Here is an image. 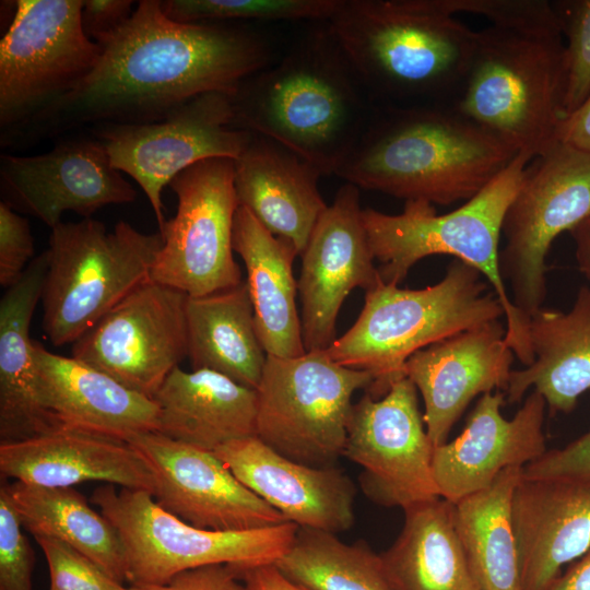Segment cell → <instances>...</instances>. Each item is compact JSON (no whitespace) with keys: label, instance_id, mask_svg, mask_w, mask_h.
<instances>
[{"label":"cell","instance_id":"obj_5","mask_svg":"<svg viewBox=\"0 0 590 590\" xmlns=\"http://www.w3.org/2000/svg\"><path fill=\"white\" fill-rule=\"evenodd\" d=\"M532 158L518 153L486 187L456 210L437 214L424 200L405 201L399 214L363 209L371 253L384 283L399 285L411 268L433 255H449L475 268L504 308L505 341L523 366L533 362L529 320L516 308L499 264V237L506 211Z\"/></svg>","mask_w":590,"mask_h":590},{"label":"cell","instance_id":"obj_19","mask_svg":"<svg viewBox=\"0 0 590 590\" xmlns=\"http://www.w3.org/2000/svg\"><path fill=\"white\" fill-rule=\"evenodd\" d=\"M2 200L54 228L66 211L90 219L109 204L137 199L97 139H71L30 156H0Z\"/></svg>","mask_w":590,"mask_h":590},{"label":"cell","instance_id":"obj_28","mask_svg":"<svg viewBox=\"0 0 590 590\" xmlns=\"http://www.w3.org/2000/svg\"><path fill=\"white\" fill-rule=\"evenodd\" d=\"M533 362L511 370L505 393L520 402L538 391L552 414L569 413L590 390V285L579 288L568 311L541 308L529 320Z\"/></svg>","mask_w":590,"mask_h":590},{"label":"cell","instance_id":"obj_40","mask_svg":"<svg viewBox=\"0 0 590 590\" xmlns=\"http://www.w3.org/2000/svg\"><path fill=\"white\" fill-rule=\"evenodd\" d=\"M2 484L0 487V590H32L34 552Z\"/></svg>","mask_w":590,"mask_h":590},{"label":"cell","instance_id":"obj_25","mask_svg":"<svg viewBox=\"0 0 590 590\" xmlns=\"http://www.w3.org/2000/svg\"><path fill=\"white\" fill-rule=\"evenodd\" d=\"M0 473L2 479L46 487H73L101 481L152 495L155 488L154 472L137 448L66 428L0 444Z\"/></svg>","mask_w":590,"mask_h":590},{"label":"cell","instance_id":"obj_11","mask_svg":"<svg viewBox=\"0 0 590 590\" xmlns=\"http://www.w3.org/2000/svg\"><path fill=\"white\" fill-rule=\"evenodd\" d=\"M0 40V126L4 137L74 91L102 47L81 25L83 0H17Z\"/></svg>","mask_w":590,"mask_h":590},{"label":"cell","instance_id":"obj_46","mask_svg":"<svg viewBox=\"0 0 590 590\" xmlns=\"http://www.w3.org/2000/svg\"><path fill=\"white\" fill-rule=\"evenodd\" d=\"M235 570L247 590H306L288 580L274 564Z\"/></svg>","mask_w":590,"mask_h":590},{"label":"cell","instance_id":"obj_47","mask_svg":"<svg viewBox=\"0 0 590 590\" xmlns=\"http://www.w3.org/2000/svg\"><path fill=\"white\" fill-rule=\"evenodd\" d=\"M546 590H590V547Z\"/></svg>","mask_w":590,"mask_h":590},{"label":"cell","instance_id":"obj_4","mask_svg":"<svg viewBox=\"0 0 590 590\" xmlns=\"http://www.w3.org/2000/svg\"><path fill=\"white\" fill-rule=\"evenodd\" d=\"M328 24L376 105L449 103L475 35L439 0H340Z\"/></svg>","mask_w":590,"mask_h":590},{"label":"cell","instance_id":"obj_48","mask_svg":"<svg viewBox=\"0 0 590 590\" xmlns=\"http://www.w3.org/2000/svg\"><path fill=\"white\" fill-rule=\"evenodd\" d=\"M579 271L590 285V216L570 231Z\"/></svg>","mask_w":590,"mask_h":590},{"label":"cell","instance_id":"obj_3","mask_svg":"<svg viewBox=\"0 0 590 590\" xmlns=\"http://www.w3.org/2000/svg\"><path fill=\"white\" fill-rule=\"evenodd\" d=\"M517 154L449 103L375 105L335 175L405 201L448 205L474 197Z\"/></svg>","mask_w":590,"mask_h":590},{"label":"cell","instance_id":"obj_14","mask_svg":"<svg viewBox=\"0 0 590 590\" xmlns=\"http://www.w3.org/2000/svg\"><path fill=\"white\" fill-rule=\"evenodd\" d=\"M95 127L113 166L144 191L160 228L166 222L162 192L179 173L208 158L236 160L251 138L233 126L231 95L217 92L194 97L155 122Z\"/></svg>","mask_w":590,"mask_h":590},{"label":"cell","instance_id":"obj_24","mask_svg":"<svg viewBox=\"0 0 590 590\" xmlns=\"http://www.w3.org/2000/svg\"><path fill=\"white\" fill-rule=\"evenodd\" d=\"M511 519L521 590H546L590 547V484L521 477Z\"/></svg>","mask_w":590,"mask_h":590},{"label":"cell","instance_id":"obj_27","mask_svg":"<svg viewBox=\"0 0 590 590\" xmlns=\"http://www.w3.org/2000/svg\"><path fill=\"white\" fill-rule=\"evenodd\" d=\"M47 256L34 258L0 300V441L11 444L60 429L46 408L30 327L42 299Z\"/></svg>","mask_w":590,"mask_h":590},{"label":"cell","instance_id":"obj_42","mask_svg":"<svg viewBox=\"0 0 590 590\" xmlns=\"http://www.w3.org/2000/svg\"><path fill=\"white\" fill-rule=\"evenodd\" d=\"M529 480H563L590 484V429L563 448L546 450L522 469Z\"/></svg>","mask_w":590,"mask_h":590},{"label":"cell","instance_id":"obj_45","mask_svg":"<svg viewBox=\"0 0 590 590\" xmlns=\"http://www.w3.org/2000/svg\"><path fill=\"white\" fill-rule=\"evenodd\" d=\"M556 141L590 153V91L580 105L562 119Z\"/></svg>","mask_w":590,"mask_h":590},{"label":"cell","instance_id":"obj_20","mask_svg":"<svg viewBox=\"0 0 590 590\" xmlns=\"http://www.w3.org/2000/svg\"><path fill=\"white\" fill-rule=\"evenodd\" d=\"M504 391L480 397L461 434L436 446L433 473L438 494L455 504L489 486L506 469L523 468L546 452V402L535 390L510 418L502 414Z\"/></svg>","mask_w":590,"mask_h":590},{"label":"cell","instance_id":"obj_38","mask_svg":"<svg viewBox=\"0 0 590 590\" xmlns=\"http://www.w3.org/2000/svg\"><path fill=\"white\" fill-rule=\"evenodd\" d=\"M455 15L467 12L486 17L493 26L524 33H562L553 2L545 0H439Z\"/></svg>","mask_w":590,"mask_h":590},{"label":"cell","instance_id":"obj_35","mask_svg":"<svg viewBox=\"0 0 590 590\" xmlns=\"http://www.w3.org/2000/svg\"><path fill=\"white\" fill-rule=\"evenodd\" d=\"M274 565L306 590H394L380 554L364 540L346 544L324 530L298 527Z\"/></svg>","mask_w":590,"mask_h":590},{"label":"cell","instance_id":"obj_16","mask_svg":"<svg viewBox=\"0 0 590 590\" xmlns=\"http://www.w3.org/2000/svg\"><path fill=\"white\" fill-rule=\"evenodd\" d=\"M187 298L150 280L72 343L71 356L153 399L187 356Z\"/></svg>","mask_w":590,"mask_h":590},{"label":"cell","instance_id":"obj_22","mask_svg":"<svg viewBox=\"0 0 590 590\" xmlns=\"http://www.w3.org/2000/svg\"><path fill=\"white\" fill-rule=\"evenodd\" d=\"M213 452L286 521L335 534L354 524L356 488L337 467L295 462L257 436L232 440Z\"/></svg>","mask_w":590,"mask_h":590},{"label":"cell","instance_id":"obj_17","mask_svg":"<svg viewBox=\"0 0 590 590\" xmlns=\"http://www.w3.org/2000/svg\"><path fill=\"white\" fill-rule=\"evenodd\" d=\"M128 444L149 461L153 497L166 511L206 530L246 531L286 522L272 506L245 486L213 452L145 433Z\"/></svg>","mask_w":590,"mask_h":590},{"label":"cell","instance_id":"obj_9","mask_svg":"<svg viewBox=\"0 0 590 590\" xmlns=\"http://www.w3.org/2000/svg\"><path fill=\"white\" fill-rule=\"evenodd\" d=\"M91 502L118 531L131 586L163 585L175 575L214 564L236 569L274 564L292 545L298 526L246 531L193 527L163 509L148 491L97 487Z\"/></svg>","mask_w":590,"mask_h":590},{"label":"cell","instance_id":"obj_44","mask_svg":"<svg viewBox=\"0 0 590 590\" xmlns=\"http://www.w3.org/2000/svg\"><path fill=\"white\" fill-rule=\"evenodd\" d=\"M131 0H83L81 25L84 34L102 44L131 17Z\"/></svg>","mask_w":590,"mask_h":590},{"label":"cell","instance_id":"obj_10","mask_svg":"<svg viewBox=\"0 0 590 590\" xmlns=\"http://www.w3.org/2000/svg\"><path fill=\"white\" fill-rule=\"evenodd\" d=\"M373 381L370 373L344 367L323 351L288 358L268 355L256 389V436L295 462L337 467L352 397Z\"/></svg>","mask_w":590,"mask_h":590},{"label":"cell","instance_id":"obj_2","mask_svg":"<svg viewBox=\"0 0 590 590\" xmlns=\"http://www.w3.org/2000/svg\"><path fill=\"white\" fill-rule=\"evenodd\" d=\"M233 126L270 138L337 174L363 134L375 103L328 21L312 22L283 57L231 95Z\"/></svg>","mask_w":590,"mask_h":590},{"label":"cell","instance_id":"obj_32","mask_svg":"<svg viewBox=\"0 0 590 590\" xmlns=\"http://www.w3.org/2000/svg\"><path fill=\"white\" fill-rule=\"evenodd\" d=\"M404 511L403 527L380 554L394 590H480L458 536L453 504L437 497Z\"/></svg>","mask_w":590,"mask_h":590},{"label":"cell","instance_id":"obj_23","mask_svg":"<svg viewBox=\"0 0 590 590\" xmlns=\"http://www.w3.org/2000/svg\"><path fill=\"white\" fill-rule=\"evenodd\" d=\"M44 403L60 428L129 442L158 428L156 402L107 374L34 342Z\"/></svg>","mask_w":590,"mask_h":590},{"label":"cell","instance_id":"obj_30","mask_svg":"<svg viewBox=\"0 0 590 590\" xmlns=\"http://www.w3.org/2000/svg\"><path fill=\"white\" fill-rule=\"evenodd\" d=\"M157 433L214 451L236 439L256 436L257 393L209 369L176 367L153 397Z\"/></svg>","mask_w":590,"mask_h":590},{"label":"cell","instance_id":"obj_21","mask_svg":"<svg viewBox=\"0 0 590 590\" xmlns=\"http://www.w3.org/2000/svg\"><path fill=\"white\" fill-rule=\"evenodd\" d=\"M514 357L497 319L430 344L406 361L404 376L423 399V418L434 447L447 441L475 397L506 391Z\"/></svg>","mask_w":590,"mask_h":590},{"label":"cell","instance_id":"obj_43","mask_svg":"<svg viewBox=\"0 0 590 590\" xmlns=\"http://www.w3.org/2000/svg\"><path fill=\"white\" fill-rule=\"evenodd\" d=\"M121 590H247L235 568L224 564L205 565L175 575L163 585L122 587Z\"/></svg>","mask_w":590,"mask_h":590},{"label":"cell","instance_id":"obj_29","mask_svg":"<svg viewBox=\"0 0 590 590\" xmlns=\"http://www.w3.org/2000/svg\"><path fill=\"white\" fill-rule=\"evenodd\" d=\"M233 249L247 271L246 284L257 333L267 355L288 358L306 353L293 263L298 251L290 240L274 236L244 206L233 227Z\"/></svg>","mask_w":590,"mask_h":590},{"label":"cell","instance_id":"obj_8","mask_svg":"<svg viewBox=\"0 0 590 590\" xmlns=\"http://www.w3.org/2000/svg\"><path fill=\"white\" fill-rule=\"evenodd\" d=\"M163 243L119 221L111 232L96 220L51 228L42 294L43 331L61 346L74 343L131 292L151 280Z\"/></svg>","mask_w":590,"mask_h":590},{"label":"cell","instance_id":"obj_6","mask_svg":"<svg viewBox=\"0 0 590 590\" xmlns=\"http://www.w3.org/2000/svg\"><path fill=\"white\" fill-rule=\"evenodd\" d=\"M566 55L562 33L488 26L475 31L458 113L532 160L556 142L564 118Z\"/></svg>","mask_w":590,"mask_h":590},{"label":"cell","instance_id":"obj_12","mask_svg":"<svg viewBox=\"0 0 590 590\" xmlns=\"http://www.w3.org/2000/svg\"><path fill=\"white\" fill-rule=\"evenodd\" d=\"M589 216L590 153L556 141L527 165L502 228V274L528 320L546 296L545 260L553 241Z\"/></svg>","mask_w":590,"mask_h":590},{"label":"cell","instance_id":"obj_15","mask_svg":"<svg viewBox=\"0 0 590 590\" xmlns=\"http://www.w3.org/2000/svg\"><path fill=\"white\" fill-rule=\"evenodd\" d=\"M417 392L403 377L379 399L366 392L351 410L343 457L362 468L361 489L381 507L405 510L440 497Z\"/></svg>","mask_w":590,"mask_h":590},{"label":"cell","instance_id":"obj_33","mask_svg":"<svg viewBox=\"0 0 590 590\" xmlns=\"http://www.w3.org/2000/svg\"><path fill=\"white\" fill-rule=\"evenodd\" d=\"M22 526L34 538L61 541L94 562L109 577L127 580L123 544L116 528L73 487L3 484Z\"/></svg>","mask_w":590,"mask_h":590},{"label":"cell","instance_id":"obj_26","mask_svg":"<svg viewBox=\"0 0 590 590\" xmlns=\"http://www.w3.org/2000/svg\"><path fill=\"white\" fill-rule=\"evenodd\" d=\"M234 167L239 205L271 234L293 243L300 256L328 206L318 189L320 170L291 149L256 133Z\"/></svg>","mask_w":590,"mask_h":590},{"label":"cell","instance_id":"obj_1","mask_svg":"<svg viewBox=\"0 0 590 590\" xmlns=\"http://www.w3.org/2000/svg\"><path fill=\"white\" fill-rule=\"evenodd\" d=\"M99 59L69 95L8 138L50 137L84 125L150 123L206 93L232 95L273 62L264 35L240 23H181L161 0H141L98 44Z\"/></svg>","mask_w":590,"mask_h":590},{"label":"cell","instance_id":"obj_36","mask_svg":"<svg viewBox=\"0 0 590 590\" xmlns=\"http://www.w3.org/2000/svg\"><path fill=\"white\" fill-rule=\"evenodd\" d=\"M340 0H165L167 17L181 23L328 21Z\"/></svg>","mask_w":590,"mask_h":590},{"label":"cell","instance_id":"obj_31","mask_svg":"<svg viewBox=\"0 0 590 590\" xmlns=\"http://www.w3.org/2000/svg\"><path fill=\"white\" fill-rule=\"evenodd\" d=\"M187 356L192 369H209L256 390L267 353L259 340L244 280L235 287L186 304Z\"/></svg>","mask_w":590,"mask_h":590},{"label":"cell","instance_id":"obj_37","mask_svg":"<svg viewBox=\"0 0 590 590\" xmlns=\"http://www.w3.org/2000/svg\"><path fill=\"white\" fill-rule=\"evenodd\" d=\"M553 7L566 39V117L590 91V0L554 1Z\"/></svg>","mask_w":590,"mask_h":590},{"label":"cell","instance_id":"obj_34","mask_svg":"<svg viewBox=\"0 0 590 590\" xmlns=\"http://www.w3.org/2000/svg\"><path fill=\"white\" fill-rule=\"evenodd\" d=\"M522 469L504 470L489 486L453 504L456 530L480 590H521L511 504Z\"/></svg>","mask_w":590,"mask_h":590},{"label":"cell","instance_id":"obj_13","mask_svg":"<svg viewBox=\"0 0 590 590\" xmlns=\"http://www.w3.org/2000/svg\"><path fill=\"white\" fill-rule=\"evenodd\" d=\"M234 176V160L214 157L193 164L169 182L177 211L160 228L163 243L152 266V281L191 297L225 291L244 281L233 255L239 206Z\"/></svg>","mask_w":590,"mask_h":590},{"label":"cell","instance_id":"obj_41","mask_svg":"<svg viewBox=\"0 0 590 590\" xmlns=\"http://www.w3.org/2000/svg\"><path fill=\"white\" fill-rule=\"evenodd\" d=\"M34 238L26 217L0 202V284L7 290L22 278L32 262Z\"/></svg>","mask_w":590,"mask_h":590},{"label":"cell","instance_id":"obj_39","mask_svg":"<svg viewBox=\"0 0 590 590\" xmlns=\"http://www.w3.org/2000/svg\"><path fill=\"white\" fill-rule=\"evenodd\" d=\"M46 557L49 590H121V583L72 546L51 539L35 538Z\"/></svg>","mask_w":590,"mask_h":590},{"label":"cell","instance_id":"obj_18","mask_svg":"<svg viewBox=\"0 0 590 590\" xmlns=\"http://www.w3.org/2000/svg\"><path fill=\"white\" fill-rule=\"evenodd\" d=\"M362 213L359 188L349 182L341 186L300 253L297 288L306 352L324 351L335 341L341 306L354 288L366 292L382 281Z\"/></svg>","mask_w":590,"mask_h":590},{"label":"cell","instance_id":"obj_7","mask_svg":"<svg viewBox=\"0 0 590 590\" xmlns=\"http://www.w3.org/2000/svg\"><path fill=\"white\" fill-rule=\"evenodd\" d=\"M502 317V303L484 276L453 259L434 285L409 290L381 281L366 291L354 324L323 352L344 367L370 373L374 381L366 392L379 399L405 377L404 365L414 353Z\"/></svg>","mask_w":590,"mask_h":590}]
</instances>
